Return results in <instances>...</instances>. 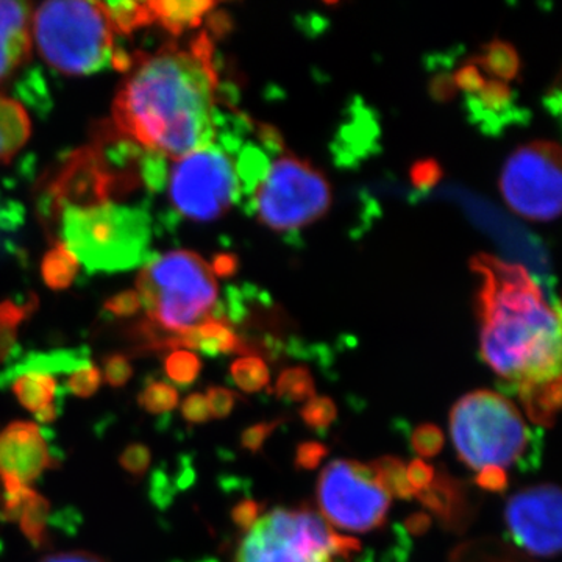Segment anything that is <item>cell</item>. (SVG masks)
Returning <instances> with one entry per match:
<instances>
[{"label":"cell","instance_id":"obj_1","mask_svg":"<svg viewBox=\"0 0 562 562\" xmlns=\"http://www.w3.org/2000/svg\"><path fill=\"white\" fill-rule=\"evenodd\" d=\"M131 69L113 103L122 136L171 160L216 139L217 72L206 33L184 47L139 55Z\"/></svg>","mask_w":562,"mask_h":562},{"label":"cell","instance_id":"obj_2","mask_svg":"<svg viewBox=\"0 0 562 562\" xmlns=\"http://www.w3.org/2000/svg\"><path fill=\"white\" fill-rule=\"evenodd\" d=\"M479 314L484 362L514 390L561 379V313L520 265L480 254Z\"/></svg>","mask_w":562,"mask_h":562},{"label":"cell","instance_id":"obj_3","mask_svg":"<svg viewBox=\"0 0 562 562\" xmlns=\"http://www.w3.org/2000/svg\"><path fill=\"white\" fill-rule=\"evenodd\" d=\"M136 294L151 330L179 335L213 317L220 284L209 262L190 250H173L147 262Z\"/></svg>","mask_w":562,"mask_h":562},{"label":"cell","instance_id":"obj_4","mask_svg":"<svg viewBox=\"0 0 562 562\" xmlns=\"http://www.w3.org/2000/svg\"><path fill=\"white\" fill-rule=\"evenodd\" d=\"M54 221L60 225V243L91 272L128 271L149 257L150 217L138 206H77Z\"/></svg>","mask_w":562,"mask_h":562},{"label":"cell","instance_id":"obj_5","mask_svg":"<svg viewBox=\"0 0 562 562\" xmlns=\"http://www.w3.org/2000/svg\"><path fill=\"white\" fill-rule=\"evenodd\" d=\"M113 32L99 2H47L33 18L41 57L66 76H90L113 66Z\"/></svg>","mask_w":562,"mask_h":562},{"label":"cell","instance_id":"obj_6","mask_svg":"<svg viewBox=\"0 0 562 562\" xmlns=\"http://www.w3.org/2000/svg\"><path fill=\"white\" fill-rule=\"evenodd\" d=\"M450 432L458 457L473 471L512 468L524 462L535 443L517 406L498 392L484 390L454 403Z\"/></svg>","mask_w":562,"mask_h":562},{"label":"cell","instance_id":"obj_7","mask_svg":"<svg viewBox=\"0 0 562 562\" xmlns=\"http://www.w3.org/2000/svg\"><path fill=\"white\" fill-rule=\"evenodd\" d=\"M239 150L224 135L177 160L165 177L177 213L194 222L216 221L246 198Z\"/></svg>","mask_w":562,"mask_h":562},{"label":"cell","instance_id":"obj_8","mask_svg":"<svg viewBox=\"0 0 562 562\" xmlns=\"http://www.w3.org/2000/svg\"><path fill=\"white\" fill-rule=\"evenodd\" d=\"M331 187L322 172L291 151H279L251 191V213L273 232L301 231L331 206Z\"/></svg>","mask_w":562,"mask_h":562},{"label":"cell","instance_id":"obj_9","mask_svg":"<svg viewBox=\"0 0 562 562\" xmlns=\"http://www.w3.org/2000/svg\"><path fill=\"white\" fill-rule=\"evenodd\" d=\"M333 535L316 513L277 508L250 528L236 562H331Z\"/></svg>","mask_w":562,"mask_h":562},{"label":"cell","instance_id":"obj_10","mask_svg":"<svg viewBox=\"0 0 562 562\" xmlns=\"http://www.w3.org/2000/svg\"><path fill=\"white\" fill-rule=\"evenodd\" d=\"M561 147L552 140H532L517 147L503 166V201L525 220H557L561 213Z\"/></svg>","mask_w":562,"mask_h":562},{"label":"cell","instance_id":"obj_11","mask_svg":"<svg viewBox=\"0 0 562 562\" xmlns=\"http://www.w3.org/2000/svg\"><path fill=\"white\" fill-rule=\"evenodd\" d=\"M317 503L328 524L368 532L382 527L391 495L376 483L372 469L357 461H333L317 480Z\"/></svg>","mask_w":562,"mask_h":562},{"label":"cell","instance_id":"obj_12","mask_svg":"<svg viewBox=\"0 0 562 562\" xmlns=\"http://www.w3.org/2000/svg\"><path fill=\"white\" fill-rule=\"evenodd\" d=\"M561 491L541 484L517 492L505 509L514 541L528 553L553 558L561 552Z\"/></svg>","mask_w":562,"mask_h":562},{"label":"cell","instance_id":"obj_13","mask_svg":"<svg viewBox=\"0 0 562 562\" xmlns=\"http://www.w3.org/2000/svg\"><path fill=\"white\" fill-rule=\"evenodd\" d=\"M58 462L33 422L14 420L0 432V476H13L29 486L47 469L58 468Z\"/></svg>","mask_w":562,"mask_h":562},{"label":"cell","instance_id":"obj_14","mask_svg":"<svg viewBox=\"0 0 562 562\" xmlns=\"http://www.w3.org/2000/svg\"><path fill=\"white\" fill-rule=\"evenodd\" d=\"M31 22L29 3L0 0V85L9 80L31 55Z\"/></svg>","mask_w":562,"mask_h":562},{"label":"cell","instance_id":"obj_15","mask_svg":"<svg viewBox=\"0 0 562 562\" xmlns=\"http://www.w3.org/2000/svg\"><path fill=\"white\" fill-rule=\"evenodd\" d=\"M11 387L22 408L33 414L44 406L65 398L66 392L58 384L57 376L33 369H10L0 372V390Z\"/></svg>","mask_w":562,"mask_h":562},{"label":"cell","instance_id":"obj_16","mask_svg":"<svg viewBox=\"0 0 562 562\" xmlns=\"http://www.w3.org/2000/svg\"><path fill=\"white\" fill-rule=\"evenodd\" d=\"M419 498L422 505L436 514L443 525H461L462 514H464V497H462V487L446 475H439L432 480L430 486L425 487L414 494Z\"/></svg>","mask_w":562,"mask_h":562},{"label":"cell","instance_id":"obj_17","mask_svg":"<svg viewBox=\"0 0 562 562\" xmlns=\"http://www.w3.org/2000/svg\"><path fill=\"white\" fill-rule=\"evenodd\" d=\"M154 21L160 22L171 35L180 36L190 29L202 24V18L216 7L214 2L205 0H158L147 2Z\"/></svg>","mask_w":562,"mask_h":562},{"label":"cell","instance_id":"obj_18","mask_svg":"<svg viewBox=\"0 0 562 562\" xmlns=\"http://www.w3.org/2000/svg\"><path fill=\"white\" fill-rule=\"evenodd\" d=\"M31 120L21 103L0 95V162H9L27 143Z\"/></svg>","mask_w":562,"mask_h":562},{"label":"cell","instance_id":"obj_19","mask_svg":"<svg viewBox=\"0 0 562 562\" xmlns=\"http://www.w3.org/2000/svg\"><path fill=\"white\" fill-rule=\"evenodd\" d=\"M516 392L531 422L542 427H553L561 406V379L532 386H520Z\"/></svg>","mask_w":562,"mask_h":562},{"label":"cell","instance_id":"obj_20","mask_svg":"<svg viewBox=\"0 0 562 562\" xmlns=\"http://www.w3.org/2000/svg\"><path fill=\"white\" fill-rule=\"evenodd\" d=\"M468 98L472 113L484 124H490L491 120L497 122L498 114L509 113L513 106L512 88L501 80H486L482 90Z\"/></svg>","mask_w":562,"mask_h":562},{"label":"cell","instance_id":"obj_21","mask_svg":"<svg viewBox=\"0 0 562 562\" xmlns=\"http://www.w3.org/2000/svg\"><path fill=\"white\" fill-rule=\"evenodd\" d=\"M77 271H79V261L60 241L55 243V246L47 251L41 265V273L47 286L57 291L69 288L76 279Z\"/></svg>","mask_w":562,"mask_h":562},{"label":"cell","instance_id":"obj_22","mask_svg":"<svg viewBox=\"0 0 562 562\" xmlns=\"http://www.w3.org/2000/svg\"><path fill=\"white\" fill-rule=\"evenodd\" d=\"M36 299L24 303L5 301L0 303V362L9 361L16 347L18 328L35 312Z\"/></svg>","mask_w":562,"mask_h":562},{"label":"cell","instance_id":"obj_23","mask_svg":"<svg viewBox=\"0 0 562 562\" xmlns=\"http://www.w3.org/2000/svg\"><path fill=\"white\" fill-rule=\"evenodd\" d=\"M476 66H482L494 80H501L508 83L516 79L520 69V58L516 49L505 41H492L486 47L482 57L479 58Z\"/></svg>","mask_w":562,"mask_h":562},{"label":"cell","instance_id":"obj_24","mask_svg":"<svg viewBox=\"0 0 562 562\" xmlns=\"http://www.w3.org/2000/svg\"><path fill=\"white\" fill-rule=\"evenodd\" d=\"M50 524V503L46 497L35 492V495L25 505L20 517L22 535L35 549H41L49 539L47 527Z\"/></svg>","mask_w":562,"mask_h":562},{"label":"cell","instance_id":"obj_25","mask_svg":"<svg viewBox=\"0 0 562 562\" xmlns=\"http://www.w3.org/2000/svg\"><path fill=\"white\" fill-rule=\"evenodd\" d=\"M103 9L106 11L113 31L122 35H128L136 29L155 22L147 2H105Z\"/></svg>","mask_w":562,"mask_h":562},{"label":"cell","instance_id":"obj_26","mask_svg":"<svg viewBox=\"0 0 562 562\" xmlns=\"http://www.w3.org/2000/svg\"><path fill=\"white\" fill-rule=\"evenodd\" d=\"M372 469L376 483L392 497L409 501L414 492L406 480V468L402 460L395 457H383L369 464Z\"/></svg>","mask_w":562,"mask_h":562},{"label":"cell","instance_id":"obj_27","mask_svg":"<svg viewBox=\"0 0 562 562\" xmlns=\"http://www.w3.org/2000/svg\"><path fill=\"white\" fill-rule=\"evenodd\" d=\"M276 391L279 398L286 402H306L316 397L312 372L303 366L284 369L277 380Z\"/></svg>","mask_w":562,"mask_h":562},{"label":"cell","instance_id":"obj_28","mask_svg":"<svg viewBox=\"0 0 562 562\" xmlns=\"http://www.w3.org/2000/svg\"><path fill=\"white\" fill-rule=\"evenodd\" d=\"M138 405L146 413L162 416L179 405V391L162 380L149 379L139 391Z\"/></svg>","mask_w":562,"mask_h":562},{"label":"cell","instance_id":"obj_29","mask_svg":"<svg viewBox=\"0 0 562 562\" xmlns=\"http://www.w3.org/2000/svg\"><path fill=\"white\" fill-rule=\"evenodd\" d=\"M233 382L239 390L258 392L269 384V369L258 357H243L233 362L231 368Z\"/></svg>","mask_w":562,"mask_h":562},{"label":"cell","instance_id":"obj_30","mask_svg":"<svg viewBox=\"0 0 562 562\" xmlns=\"http://www.w3.org/2000/svg\"><path fill=\"white\" fill-rule=\"evenodd\" d=\"M201 360L190 350H172L165 360L166 375L180 387L191 386L201 375Z\"/></svg>","mask_w":562,"mask_h":562},{"label":"cell","instance_id":"obj_31","mask_svg":"<svg viewBox=\"0 0 562 562\" xmlns=\"http://www.w3.org/2000/svg\"><path fill=\"white\" fill-rule=\"evenodd\" d=\"M102 383V371L92 361L85 362L79 369L66 376V394L76 395L79 398H90L99 391Z\"/></svg>","mask_w":562,"mask_h":562},{"label":"cell","instance_id":"obj_32","mask_svg":"<svg viewBox=\"0 0 562 562\" xmlns=\"http://www.w3.org/2000/svg\"><path fill=\"white\" fill-rule=\"evenodd\" d=\"M301 416L303 422L313 430H325L338 417V409H336L331 398L313 397L303 406Z\"/></svg>","mask_w":562,"mask_h":562},{"label":"cell","instance_id":"obj_33","mask_svg":"<svg viewBox=\"0 0 562 562\" xmlns=\"http://www.w3.org/2000/svg\"><path fill=\"white\" fill-rule=\"evenodd\" d=\"M151 452L149 447L143 442L128 443L120 454V465L128 475L135 479H143L149 471Z\"/></svg>","mask_w":562,"mask_h":562},{"label":"cell","instance_id":"obj_34","mask_svg":"<svg viewBox=\"0 0 562 562\" xmlns=\"http://www.w3.org/2000/svg\"><path fill=\"white\" fill-rule=\"evenodd\" d=\"M414 452L424 458L436 457L443 447V435L436 425L424 424L414 430L412 436Z\"/></svg>","mask_w":562,"mask_h":562},{"label":"cell","instance_id":"obj_35","mask_svg":"<svg viewBox=\"0 0 562 562\" xmlns=\"http://www.w3.org/2000/svg\"><path fill=\"white\" fill-rule=\"evenodd\" d=\"M103 379L114 390L124 387L133 376L132 362L125 355L113 353L103 358Z\"/></svg>","mask_w":562,"mask_h":562},{"label":"cell","instance_id":"obj_36","mask_svg":"<svg viewBox=\"0 0 562 562\" xmlns=\"http://www.w3.org/2000/svg\"><path fill=\"white\" fill-rule=\"evenodd\" d=\"M206 403H209L210 414L214 419H225L231 416L238 395L227 387L210 386L206 391Z\"/></svg>","mask_w":562,"mask_h":562},{"label":"cell","instance_id":"obj_37","mask_svg":"<svg viewBox=\"0 0 562 562\" xmlns=\"http://www.w3.org/2000/svg\"><path fill=\"white\" fill-rule=\"evenodd\" d=\"M177 482H173L171 476L168 473L158 469L157 472L151 476L150 482V501L155 506H158L160 509L168 508L173 501V495H176Z\"/></svg>","mask_w":562,"mask_h":562},{"label":"cell","instance_id":"obj_38","mask_svg":"<svg viewBox=\"0 0 562 562\" xmlns=\"http://www.w3.org/2000/svg\"><path fill=\"white\" fill-rule=\"evenodd\" d=\"M281 420L261 422V424L254 425V427L247 428L241 435V446L247 452L257 453L260 452L265 442L271 438L276 428L279 427Z\"/></svg>","mask_w":562,"mask_h":562},{"label":"cell","instance_id":"obj_39","mask_svg":"<svg viewBox=\"0 0 562 562\" xmlns=\"http://www.w3.org/2000/svg\"><path fill=\"white\" fill-rule=\"evenodd\" d=\"M442 177V169L438 161H417L412 169V181L417 190H431L439 183Z\"/></svg>","mask_w":562,"mask_h":562},{"label":"cell","instance_id":"obj_40","mask_svg":"<svg viewBox=\"0 0 562 562\" xmlns=\"http://www.w3.org/2000/svg\"><path fill=\"white\" fill-rule=\"evenodd\" d=\"M181 417L190 425H202L209 422L211 414L205 395L201 392L188 395L181 405Z\"/></svg>","mask_w":562,"mask_h":562},{"label":"cell","instance_id":"obj_41","mask_svg":"<svg viewBox=\"0 0 562 562\" xmlns=\"http://www.w3.org/2000/svg\"><path fill=\"white\" fill-rule=\"evenodd\" d=\"M452 77L454 87L468 92V95L476 94L486 83L482 70H480L479 66L473 65V63L462 66Z\"/></svg>","mask_w":562,"mask_h":562},{"label":"cell","instance_id":"obj_42","mask_svg":"<svg viewBox=\"0 0 562 562\" xmlns=\"http://www.w3.org/2000/svg\"><path fill=\"white\" fill-rule=\"evenodd\" d=\"M328 449L324 443L319 442H303L297 447L295 453V465L303 471H313L317 465L327 457Z\"/></svg>","mask_w":562,"mask_h":562},{"label":"cell","instance_id":"obj_43","mask_svg":"<svg viewBox=\"0 0 562 562\" xmlns=\"http://www.w3.org/2000/svg\"><path fill=\"white\" fill-rule=\"evenodd\" d=\"M140 301L136 291H125L114 295L105 303L106 312L116 317H131L139 312Z\"/></svg>","mask_w":562,"mask_h":562},{"label":"cell","instance_id":"obj_44","mask_svg":"<svg viewBox=\"0 0 562 562\" xmlns=\"http://www.w3.org/2000/svg\"><path fill=\"white\" fill-rule=\"evenodd\" d=\"M261 512V503L254 501V498H246V501L239 502L238 505L233 508L232 519L236 527L249 531L250 528L257 524Z\"/></svg>","mask_w":562,"mask_h":562},{"label":"cell","instance_id":"obj_45","mask_svg":"<svg viewBox=\"0 0 562 562\" xmlns=\"http://www.w3.org/2000/svg\"><path fill=\"white\" fill-rule=\"evenodd\" d=\"M406 480H408L409 487L416 494V492L430 486L432 480H435V469L428 462L414 460L406 468Z\"/></svg>","mask_w":562,"mask_h":562},{"label":"cell","instance_id":"obj_46","mask_svg":"<svg viewBox=\"0 0 562 562\" xmlns=\"http://www.w3.org/2000/svg\"><path fill=\"white\" fill-rule=\"evenodd\" d=\"M475 482L482 490L503 492L508 487V475H506L505 469L490 465V468L479 471Z\"/></svg>","mask_w":562,"mask_h":562},{"label":"cell","instance_id":"obj_47","mask_svg":"<svg viewBox=\"0 0 562 562\" xmlns=\"http://www.w3.org/2000/svg\"><path fill=\"white\" fill-rule=\"evenodd\" d=\"M21 213L13 202L3 199L0 192V243L5 238L7 233L13 232V228L20 224Z\"/></svg>","mask_w":562,"mask_h":562},{"label":"cell","instance_id":"obj_48","mask_svg":"<svg viewBox=\"0 0 562 562\" xmlns=\"http://www.w3.org/2000/svg\"><path fill=\"white\" fill-rule=\"evenodd\" d=\"M41 562H106L99 554L76 550V552H58L44 557Z\"/></svg>","mask_w":562,"mask_h":562},{"label":"cell","instance_id":"obj_49","mask_svg":"<svg viewBox=\"0 0 562 562\" xmlns=\"http://www.w3.org/2000/svg\"><path fill=\"white\" fill-rule=\"evenodd\" d=\"M333 554L338 557H350V553H357L361 550V543L358 539L347 538V536L333 535L331 539Z\"/></svg>","mask_w":562,"mask_h":562},{"label":"cell","instance_id":"obj_50","mask_svg":"<svg viewBox=\"0 0 562 562\" xmlns=\"http://www.w3.org/2000/svg\"><path fill=\"white\" fill-rule=\"evenodd\" d=\"M431 92L438 101H449L457 92L452 76H438L431 83Z\"/></svg>","mask_w":562,"mask_h":562},{"label":"cell","instance_id":"obj_51","mask_svg":"<svg viewBox=\"0 0 562 562\" xmlns=\"http://www.w3.org/2000/svg\"><path fill=\"white\" fill-rule=\"evenodd\" d=\"M63 413V398L60 401L50 403V405L44 406L38 413H35V419L40 425L54 424Z\"/></svg>","mask_w":562,"mask_h":562},{"label":"cell","instance_id":"obj_52","mask_svg":"<svg viewBox=\"0 0 562 562\" xmlns=\"http://www.w3.org/2000/svg\"><path fill=\"white\" fill-rule=\"evenodd\" d=\"M406 530L409 531V535L420 536L424 535L425 531L430 528L431 519L428 514L417 513L413 514L412 517H408V520L405 522Z\"/></svg>","mask_w":562,"mask_h":562},{"label":"cell","instance_id":"obj_53","mask_svg":"<svg viewBox=\"0 0 562 562\" xmlns=\"http://www.w3.org/2000/svg\"><path fill=\"white\" fill-rule=\"evenodd\" d=\"M213 272L214 276H232V273L236 272V269H238V261H236L235 257H232V255H220V257H216V260L213 262Z\"/></svg>","mask_w":562,"mask_h":562}]
</instances>
